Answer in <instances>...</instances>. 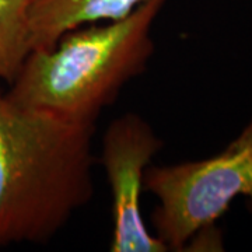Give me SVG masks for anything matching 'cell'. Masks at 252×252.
<instances>
[{
    "mask_svg": "<svg viewBox=\"0 0 252 252\" xmlns=\"http://www.w3.org/2000/svg\"><path fill=\"white\" fill-rule=\"evenodd\" d=\"M94 130L0 90V248L49 241L90 202Z\"/></svg>",
    "mask_w": 252,
    "mask_h": 252,
    "instance_id": "1",
    "label": "cell"
},
{
    "mask_svg": "<svg viewBox=\"0 0 252 252\" xmlns=\"http://www.w3.org/2000/svg\"><path fill=\"white\" fill-rule=\"evenodd\" d=\"M167 0H146L129 16L76 28L49 49L31 51L6 91L24 108L79 125H95L126 84L147 69L152 31Z\"/></svg>",
    "mask_w": 252,
    "mask_h": 252,
    "instance_id": "2",
    "label": "cell"
},
{
    "mask_svg": "<svg viewBox=\"0 0 252 252\" xmlns=\"http://www.w3.org/2000/svg\"><path fill=\"white\" fill-rule=\"evenodd\" d=\"M144 190L158 200L152 215L154 235L168 251H187L190 240L213 227L237 196L252 207V119L213 157L149 167Z\"/></svg>",
    "mask_w": 252,
    "mask_h": 252,
    "instance_id": "3",
    "label": "cell"
},
{
    "mask_svg": "<svg viewBox=\"0 0 252 252\" xmlns=\"http://www.w3.org/2000/svg\"><path fill=\"white\" fill-rule=\"evenodd\" d=\"M152 125L135 112L114 119L102 136L99 161L112 196V252H170L142 216L144 174L162 149Z\"/></svg>",
    "mask_w": 252,
    "mask_h": 252,
    "instance_id": "4",
    "label": "cell"
},
{
    "mask_svg": "<svg viewBox=\"0 0 252 252\" xmlns=\"http://www.w3.org/2000/svg\"><path fill=\"white\" fill-rule=\"evenodd\" d=\"M146 0H32L28 11L31 48L49 49L58 39L87 24L129 16Z\"/></svg>",
    "mask_w": 252,
    "mask_h": 252,
    "instance_id": "5",
    "label": "cell"
},
{
    "mask_svg": "<svg viewBox=\"0 0 252 252\" xmlns=\"http://www.w3.org/2000/svg\"><path fill=\"white\" fill-rule=\"evenodd\" d=\"M32 0H0V81L11 83L32 51L28 11Z\"/></svg>",
    "mask_w": 252,
    "mask_h": 252,
    "instance_id": "6",
    "label": "cell"
}]
</instances>
